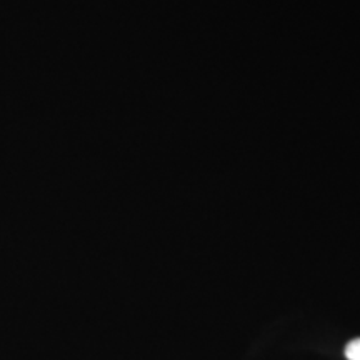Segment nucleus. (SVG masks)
<instances>
[{
	"mask_svg": "<svg viewBox=\"0 0 360 360\" xmlns=\"http://www.w3.org/2000/svg\"><path fill=\"white\" fill-rule=\"evenodd\" d=\"M345 357L349 360H360V339L349 342L345 347Z\"/></svg>",
	"mask_w": 360,
	"mask_h": 360,
	"instance_id": "obj_1",
	"label": "nucleus"
}]
</instances>
